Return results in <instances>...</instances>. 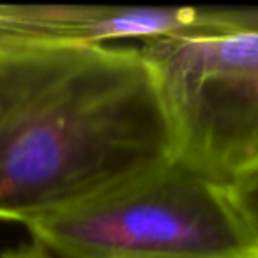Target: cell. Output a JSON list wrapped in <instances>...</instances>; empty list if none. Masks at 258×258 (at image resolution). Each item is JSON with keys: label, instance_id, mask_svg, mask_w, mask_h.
Here are the masks:
<instances>
[{"label": "cell", "instance_id": "3957f363", "mask_svg": "<svg viewBox=\"0 0 258 258\" xmlns=\"http://www.w3.org/2000/svg\"><path fill=\"white\" fill-rule=\"evenodd\" d=\"M179 165L235 186L258 175V32L144 41Z\"/></svg>", "mask_w": 258, "mask_h": 258}, {"label": "cell", "instance_id": "8992f818", "mask_svg": "<svg viewBox=\"0 0 258 258\" xmlns=\"http://www.w3.org/2000/svg\"><path fill=\"white\" fill-rule=\"evenodd\" d=\"M232 195L237 207L242 212L244 219L258 240V175L232 186Z\"/></svg>", "mask_w": 258, "mask_h": 258}, {"label": "cell", "instance_id": "52a82bcc", "mask_svg": "<svg viewBox=\"0 0 258 258\" xmlns=\"http://www.w3.org/2000/svg\"><path fill=\"white\" fill-rule=\"evenodd\" d=\"M0 258H57L55 254H51L46 247H43L39 242L32 240L29 244H23L15 249H9L0 253Z\"/></svg>", "mask_w": 258, "mask_h": 258}, {"label": "cell", "instance_id": "5b68a950", "mask_svg": "<svg viewBox=\"0 0 258 258\" xmlns=\"http://www.w3.org/2000/svg\"><path fill=\"white\" fill-rule=\"evenodd\" d=\"M207 34L258 32V8H205Z\"/></svg>", "mask_w": 258, "mask_h": 258}, {"label": "cell", "instance_id": "277c9868", "mask_svg": "<svg viewBox=\"0 0 258 258\" xmlns=\"http://www.w3.org/2000/svg\"><path fill=\"white\" fill-rule=\"evenodd\" d=\"M207 34L205 8L0 4V37L106 44Z\"/></svg>", "mask_w": 258, "mask_h": 258}, {"label": "cell", "instance_id": "6da1fadb", "mask_svg": "<svg viewBox=\"0 0 258 258\" xmlns=\"http://www.w3.org/2000/svg\"><path fill=\"white\" fill-rule=\"evenodd\" d=\"M175 161L140 46L0 37V219L29 225Z\"/></svg>", "mask_w": 258, "mask_h": 258}, {"label": "cell", "instance_id": "7a4b0ae2", "mask_svg": "<svg viewBox=\"0 0 258 258\" xmlns=\"http://www.w3.org/2000/svg\"><path fill=\"white\" fill-rule=\"evenodd\" d=\"M25 226L57 258H258L232 186L179 163Z\"/></svg>", "mask_w": 258, "mask_h": 258}]
</instances>
